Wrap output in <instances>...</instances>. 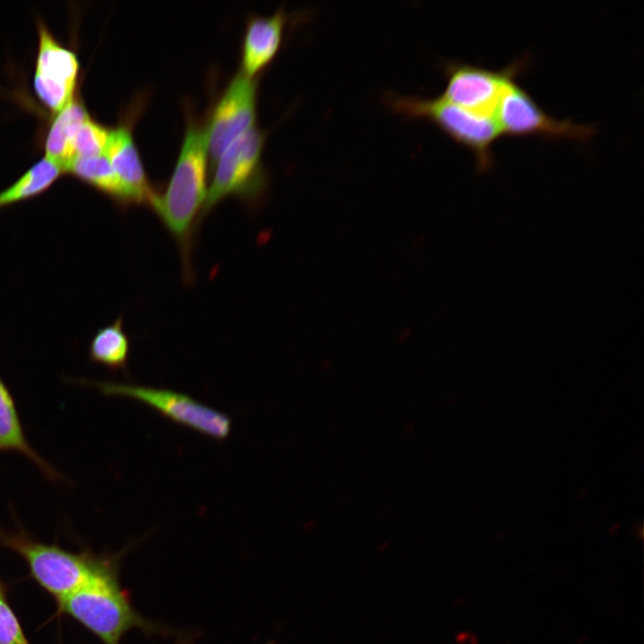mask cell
Listing matches in <instances>:
<instances>
[{"instance_id": "obj_1", "label": "cell", "mask_w": 644, "mask_h": 644, "mask_svg": "<svg viewBox=\"0 0 644 644\" xmlns=\"http://www.w3.org/2000/svg\"><path fill=\"white\" fill-rule=\"evenodd\" d=\"M208 155L206 126L190 116L172 176L149 205L179 246L186 281L193 276L194 231L208 194Z\"/></svg>"}, {"instance_id": "obj_2", "label": "cell", "mask_w": 644, "mask_h": 644, "mask_svg": "<svg viewBox=\"0 0 644 644\" xmlns=\"http://www.w3.org/2000/svg\"><path fill=\"white\" fill-rule=\"evenodd\" d=\"M102 565H96L83 587L59 600L62 608L96 633L105 644H118L124 632L134 627L152 631V625L131 607L114 572Z\"/></svg>"}, {"instance_id": "obj_3", "label": "cell", "mask_w": 644, "mask_h": 644, "mask_svg": "<svg viewBox=\"0 0 644 644\" xmlns=\"http://www.w3.org/2000/svg\"><path fill=\"white\" fill-rule=\"evenodd\" d=\"M389 106L402 115L433 123L445 135L473 153L478 171L494 165L492 147L503 137L494 116L460 107L441 96L435 98L391 96Z\"/></svg>"}, {"instance_id": "obj_4", "label": "cell", "mask_w": 644, "mask_h": 644, "mask_svg": "<svg viewBox=\"0 0 644 644\" xmlns=\"http://www.w3.org/2000/svg\"><path fill=\"white\" fill-rule=\"evenodd\" d=\"M264 143V132L254 126L224 150L212 166L214 174L199 221L226 197H237L249 204L260 198L267 181L261 162Z\"/></svg>"}, {"instance_id": "obj_5", "label": "cell", "mask_w": 644, "mask_h": 644, "mask_svg": "<svg viewBox=\"0 0 644 644\" xmlns=\"http://www.w3.org/2000/svg\"><path fill=\"white\" fill-rule=\"evenodd\" d=\"M84 384L94 386L106 395L136 400L156 410L173 422L216 440H224L231 432L232 420L227 414L214 410L182 393L106 381H85Z\"/></svg>"}, {"instance_id": "obj_6", "label": "cell", "mask_w": 644, "mask_h": 644, "mask_svg": "<svg viewBox=\"0 0 644 644\" xmlns=\"http://www.w3.org/2000/svg\"><path fill=\"white\" fill-rule=\"evenodd\" d=\"M494 117L502 136L505 137H541L552 140L570 139L584 142L595 132L592 125L552 117L517 83V80L505 88Z\"/></svg>"}, {"instance_id": "obj_7", "label": "cell", "mask_w": 644, "mask_h": 644, "mask_svg": "<svg viewBox=\"0 0 644 644\" xmlns=\"http://www.w3.org/2000/svg\"><path fill=\"white\" fill-rule=\"evenodd\" d=\"M528 64V58L509 64L501 70L461 62L444 67L446 84L441 97L469 111L494 116L507 85L517 80Z\"/></svg>"}, {"instance_id": "obj_8", "label": "cell", "mask_w": 644, "mask_h": 644, "mask_svg": "<svg viewBox=\"0 0 644 644\" xmlns=\"http://www.w3.org/2000/svg\"><path fill=\"white\" fill-rule=\"evenodd\" d=\"M256 79L247 77L239 70L215 104L206 126L212 166L235 139L256 126Z\"/></svg>"}, {"instance_id": "obj_9", "label": "cell", "mask_w": 644, "mask_h": 644, "mask_svg": "<svg viewBox=\"0 0 644 644\" xmlns=\"http://www.w3.org/2000/svg\"><path fill=\"white\" fill-rule=\"evenodd\" d=\"M38 37L34 89L47 108L58 113L75 97L80 63L76 54L62 45L43 21L38 22Z\"/></svg>"}, {"instance_id": "obj_10", "label": "cell", "mask_w": 644, "mask_h": 644, "mask_svg": "<svg viewBox=\"0 0 644 644\" xmlns=\"http://www.w3.org/2000/svg\"><path fill=\"white\" fill-rule=\"evenodd\" d=\"M10 543L25 556L36 580L59 600L83 587L96 569L97 564L55 546L22 538Z\"/></svg>"}, {"instance_id": "obj_11", "label": "cell", "mask_w": 644, "mask_h": 644, "mask_svg": "<svg viewBox=\"0 0 644 644\" xmlns=\"http://www.w3.org/2000/svg\"><path fill=\"white\" fill-rule=\"evenodd\" d=\"M131 121L110 129L106 156L127 192L130 205H150L156 194L147 176L132 135Z\"/></svg>"}, {"instance_id": "obj_12", "label": "cell", "mask_w": 644, "mask_h": 644, "mask_svg": "<svg viewBox=\"0 0 644 644\" xmlns=\"http://www.w3.org/2000/svg\"><path fill=\"white\" fill-rule=\"evenodd\" d=\"M288 15L280 8L268 16L251 15L246 22L241 51L240 71L256 78L277 55L284 35Z\"/></svg>"}, {"instance_id": "obj_13", "label": "cell", "mask_w": 644, "mask_h": 644, "mask_svg": "<svg viewBox=\"0 0 644 644\" xmlns=\"http://www.w3.org/2000/svg\"><path fill=\"white\" fill-rule=\"evenodd\" d=\"M89 115L81 99L75 96L52 121L45 141V157L58 165L63 171L74 158V137Z\"/></svg>"}, {"instance_id": "obj_14", "label": "cell", "mask_w": 644, "mask_h": 644, "mask_svg": "<svg viewBox=\"0 0 644 644\" xmlns=\"http://www.w3.org/2000/svg\"><path fill=\"white\" fill-rule=\"evenodd\" d=\"M64 172L106 195L122 208L131 207L125 188L106 154L76 157L65 165Z\"/></svg>"}, {"instance_id": "obj_15", "label": "cell", "mask_w": 644, "mask_h": 644, "mask_svg": "<svg viewBox=\"0 0 644 644\" xmlns=\"http://www.w3.org/2000/svg\"><path fill=\"white\" fill-rule=\"evenodd\" d=\"M3 451L18 452L32 461L47 478H59L58 472L27 441L13 395L0 378V452Z\"/></svg>"}, {"instance_id": "obj_16", "label": "cell", "mask_w": 644, "mask_h": 644, "mask_svg": "<svg viewBox=\"0 0 644 644\" xmlns=\"http://www.w3.org/2000/svg\"><path fill=\"white\" fill-rule=\"evenodd\" d=\"M130 349V338L120 316L96 332L89 344V356L92 362L110 371H126Z\"/></svg>"}, {"instance_id": "obj_17", "label": "cell", "mask_w": 644, "mask_h": 644, "mask_svg": "<svg viewBox=\"0 0 644 644\" xmlns=\"http://www.w3.org/2000/svg\"><path fill=\"white\" fill-rule=\"evenodd\" d=\"M63 174L58 165L44 157L0 191V209L44 193Z\"/></svg>"}, {"instance_id": "obj_18", "label": "cell", "mask_w": 644, "mask_h": 644, "mask_svg": "<svg viewBox=\"0 0 644 644\" xmlns=\"http://www.w3.org/2000/svg\"><path fill=\"white\" fill-rule=\"evenodd\" d=\"M110 129L95 121L90 115L80 126L74 140L76 157H94L106 152Z\"/></svg>"}, {"instance_id": "obj_19", "label": "cell", "mask_w": 644, "mask_h": 644, "mask_svg": "<svg viewBox=\"0 0 644 644\" xmlns=\"http://www.w3.org/2000/svg\"><path fill=\"white\" fill-rule=\"evenodd\" d=\"M0 644H29L15 615L1 597Z\"/></svg>"}, {"instance_id": "obj_20", "label": "cell", "mask_w": 644, "mask_h": 644, "mask_svg": "<svg viewBox=\"0 0 644 644\" xmlns=\"http://www.w3.org/2000/svg\"><path fill=\"white\" fill-rule=\"evenodd\" d=\"M267 644H275V643L274 641H269V642L267 643Z\"/></svg>"}, {"instance_id": "obj_21", "label": "cell", "mask_w": 644, "mask_h": 644, "mask_svg": "<svg viewBox=\"0 0 644 644\" xmlns=\"http://www.w3.org/2000/svg\"><path fill=\"white\" fill-rule=\"evenodd\" d=\"M0 597H1V593H0Z\"/></svg>"}]
</instances>
